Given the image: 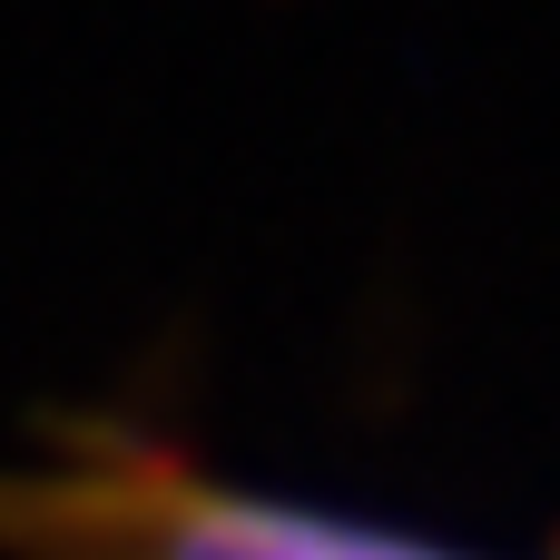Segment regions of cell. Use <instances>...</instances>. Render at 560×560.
<instances>
[{
  "instance_id": "1",
  "label": "cell",
  "mask_w": 560,
  "mask_h": 560,
  "mask_svg": "<svg viewBox=\"0 0 560 560\" xmlns=\"http://www.w3.org/2000/svg\"><path fill=\"white\" fill-rule=\"evenodd\" d=\"M0 560H472V551L374 522V512L236 482L158 423L59 413L30 453H0Z\"/></svg>"
}]
</instances>
